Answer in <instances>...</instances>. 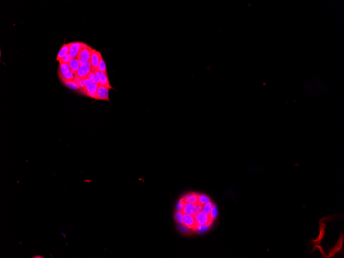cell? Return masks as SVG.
I'll list each match as a JSON object with an SVG mask.
<instances>
[{
  "label": "cell",
  "mask_w": 344,
  "mask_h": 258,
  "mask_svg": "<svg viewBox=\"0 0 344 258\" xmlns=\"http://www.w3.org/2000/svg\"><path fill=\"white\" fill-rule=\"evenodd\" d=\"M305 90L313 94H320L324 90V85L317 78H314L305 85Z\"/></svg>",
  "instance_id": "1"
},
{
  "label": "cell",
  "mask_w": 344,
  "mask_h": 258,
  "mask_svg": "<svg viewBox=\"0 0 344 258\" xmlns=\"http://www.w3.org/2000/svg\"><path fill=\"white\" fill-rule=\"evenodd\" d=\"M79 60L80 67L76 74V76L85 79L87 78L89 74L91 72V64L90 61H85L82 60Z\"/></svg>",
  "instance_id": "2"
},
{
  "label": "cell",
  "mask_w": 344,
  "mask_h": 258,
  "mask_svg": "<svg viewBox=\"0 0 344 258\" xmlns=\"http://www.w3.org/2000/svg\"><path fill=\"white\" fill-rule=\"evenodd\" d=\"M84 82L86 95L95 100L98 85L91 81L87 78L84 79Z\"/></svg>",
  "instance_id": "3"
},
{
  "label": "cell",
  "mask_w": 344,
  "mask_h": 258,
  "mask_svg": "<svg viewBox=\"0 0 344 258\" xmlns=\"http://www.w3.org/2000/svg\"><path fill=\"white\" fill-rule=\"evenodd\" d=\"M93 49L89 47L87 44L83 43L79 54L77 55V59L82 60L85 61H90V58H91L92 52Z\"/></svg>",
  "instance_id": "4"
},
{
  "label": "cell",
  "mask_w": 344,
  "mask_h": 258,
  "mask_svg": "<svg viewBox=\"0 0 344 258\" xmlns=\"http://www.w3.org/2000/svg\"><path fill=\"white\" fill-rule=\"evenodd\" d=\"M102 56L101 53L93 49L90 58V62L91 64V71L95 72L98 71V67Z\"/></svg>",
  "instance_id": "5"
},
{
  "label": "cell",
  "mask_w": 344,
  "mask_h": 258,
  "mask_svg": "<svg viewBox=\"0 0 344 258\" xmlns=\"http://www.w3.org/2000/svg\"><path fill=\"white\" fill-rule=\"evenodd\" d=\"M110 89L106 87L98 85L96 97L95 100L109 101V91Z\"/></svg>",
  "instance_id": "6"
},
{
  "label": "cell",
  "mask_w": 344,
  "mask_h": 258,
  "mask_svg": "<svg viewBox=\"0 0 344 258\" xmlns=\"http://www.w3.org/2000/svg\"><path fill=\"white\" fill-rule=\"evenodd\" d=\"M195 219L198 224L199 225H207L209 226L213 221L209 214H207L203 211L198 213Z\"/></svg>",
  "instance_id": "7"
},
{
  "label": "cell",
  "mask_w": 344,
  "mask_h": 258,
  "mask_svg": "<svg viewBox=\"0 0 344 258\" xmlns=\"http://www.w3.org/2000/svg\"><path fill=\"white\" fill-rule=\"evenodd\" d=\"M183 224L189 229H193L195 230L198 223L192 215L183 214Z\"/></svg>",
  "instance_id": "8"
},
{
  "label": "cell",
  "mask_w": 344,
  "mask_h": 258,
  "mask_svg": "<svg viewBox=\"0 0 344 258\" xmlns=\"http://www.w3.org/2000/svg\"><path fill=\"white\" fill-rule=\"evenodd\" d=\"M83 42H74L69 43V54L72 59L77 58V55L81 48Z\"/></svg>",
  "instance_id": "9"
},
{
  "label": "cell",
  "mask_w": 344,
  "mask_h": 258,
  "mask_svg": "<svg viewBox=\"0 0 344 258\" xmlns=\"http://www.w3.org/2000/svg\"><path fill=\"white\" fill-rule=\"evenodd\" d=\"M95 73H96V75L98 76V77H99L100 79V85H101V86H104V87H106L108 88L112 89V87L111 86L109 83V79L108 77L107 74H105L104 73L101 72L100 71H97L96 72H95Z\"/></svg>",
  "instance_id": "10"
},
{
  "label": "cell",
  "mask_w": 344,
  "mask_h": 258,
  "mask_svg": "<svg viewBox=\"0 0 344 258\" xmlns=\"http://www.w3.org/2000/svg\"><path fill=\"white\" fill-rule=\"evenodd\" d=\"M196 206V204L185 202L183 208L182 209V212L183 214L190 215L193 216L194 214L195 211Z\"/></svg>",
  "instance_id": "11"
},
{
  "label": "cell",
  "mask_w": 344,
  "mask_h": 258,
  "mask_svg": "<svg viewBox=\"0 0 344 258\" xmlns=\"http://www.w3.org/2000/svg\"><path fill=\"white\" fill-rule=\"evenodd\" d=\"M69 54V44H64L60 49L57 56V61H59L65 56Z\"/></svg>",
  "instance_id": "12"
},
{
  "label": "cell",
  "mask_w": 344,
  "mask_h": 258,
  "mask_svg": "<svg viewBox=\"0 0 344 258\" xmlns=\"http://www.w3.org/2000/svg\"><path fill=\"white\" fill-rule=\"evenodd\" d=\"M198 194L191 192L184 196L183 199L186 203L197 204L198 202Z\"/></svg>",
  "instance_id": "13"
},
{
  "label": "cell",
  "mask_w": 344,
  "mask_h": 258,
  "mask_svg": "<svg viewBox=\"0 0 344 258\" xmlns=\"http://www.w3.org/2000/svg\"><path fill=\"white\" fill-rule=\"evenodd\" d=\"M69 65L70 67V69L74 73V74H76V73L79 70V68L80 67V64L79 60L77 59V58L71 59L69 63Z\"/></svg>",
  "instance_id": "14"
},
{
  "label": "cell",
  "mask_w": 344,
  "mask_h": 258,
  "mask_svg": "<svg viewBox=\"0 0 344 258\" xmlns=\"http://www.w3.org/2000/svg\"><path fill=\"white\" fill-rule=\"evenodd\" d=\"M63 83L69 89L74 90V91H76L80 92L81 93L80 88L74 80L64 81Z\"/></svg>",
  "instance_id": "15"
},
{
  "label": "cell",
  "mask_w": 344,
  "mask_h": 258,
  "mask_svg": "<svg viewBox=\"0 0 344 258\" xmlns=\"http://www.w3.org/2000/svg\"><path fill=\"white\" fill-rule=\"evenodd\" d=\"M74 80L75 81L76 83L78 85V86L80 88V90H81V93H82V94H84L85 95H86V93H85V85L84 79L76 76V77H75V79H74Z\"/></svg>",
  "instance_id": "16"
},
{
  "label": "cell",
  "mask_w": 344,
  "mask_h": 258,
  "mask_svg": "<svg viewBox=\"0 0 344 258\" xmlns=\"http://www.w3.org/2000/svg\"><path fill=\"white\" fill-rule=\"evenodd\" d=\"M70 70H71V69H70L69 64L61 63V62L59 63V69H58V73L63 74V73L67 72H68Z\"/></svg>",
  "instance_id": "17"
},
{
  "label": "cell",
  "mask_w": 344,
  "mask_h": 258,
  "mask_svg": "<svg viewBox=\"0 0 344 258\" xmlns=\"http://www.w3.org/2000/svg\"><path fill=\"white\" fill-rule=\"evenodd\" d=\"M210 201V199L207 196L203 194H198V204L203 206V204L207 203Z\"/></svg>",
  "instance_id": "18"
},
{
  "label": "cell",
  "mask_w": 344,
  "mask_h": 258,
  "mask_svg": "<svg viewBox=\"0 0 344 258\" xmlns=\"http://www.w3.org/2000/svg\"><path fill=\"white\" fill-rule=\"evenodd\" d=\"M87 78L90 80L91 81L93 82V83L96 84L97 85H100V79H99V77H98V76L96 75L95 73L91 71L90 73V74H89V75L88 76Z\"/></svg>",
  "instance_id": "19"
},
{
  "label": "cell",
  "mask_w": 344,
  "mask_h": 258,
  "mask_svg": "<svg viewBox=\"0 0 344 258\" xmlns=\"http://www.w3.org/2000/svg\"><path fill=\"white\" fill-rule=\"evenodd\" d=\"M175 219L176 222H178L180 225L183 224V213L180 211L176 212L175 214Z\"/></svg>",
  "instance_id": "20"
},
{
  "label": "cell",
  "mask_w": 344,
  "mask_h": 258,
  "mask_svg": "<svg viewBox=\"0 0 344 258\" xmlns=\"http://www.w3.org/2000/svg\"><path fill=\"white\" fill-rule=\"evenodd\" d=\"M98 71L104 73L105 74H107V68H106V64H105V62L104 60L103 59V57H102L100 61L99 67H98Z\"/></svg>",
  "instance_id": "21"
},
{
  "label": "cell",
  "mask_w": 344,
  "mask_h": 258,
  "mask_svg": "<svg viewBox=\"0 0 344 258\" xmlns=\"http://www.w3.org/2000/svg\"><path fill=\"white\" fill-rule=\"evenodd\" d=\"M213 204L212 202L210 201L207 203L205 204H203V212L204 213H206L207 214H209L210 213L211 210L212 208V206H213Z\"/></svg>",
  "instance_id": "22"
},
{
  "label": "cell",
  "mask_w": 344,
  "mask_h": 258,
  "mask_svg": "<svg viewBox=\"0 0 344 258\" xmlns=\"http://www.w3.org/2000/svg\"><path fill=\"white\" fill-rule=\"evenodd\" d=\"M209 225H199L198 224L196 227L195 230L198 233H203L206 232L209 229Z\"/></svg>",
  "instance_id": "23"
},
{
  "label": "cell",
  "mask_w": 344,
  "mask_h": 258,
  "mask_svg": "<svg viewBox=\"0 0 344 258\" xmlns=\"http://www.w3.org/2000/svg\"><path fill=\"white\" fill-rule=\"evenodd\" d=\"M218 210H217V207L215 206V204H213L212 206V208L211 210L210 213L209 214V215L210 216V218H211V219L212 220H214L216 218V216H218Z\"/></svg>",
  "instance_id": "24"
},
{
  "label": "cell",
  "mask_w": 344,
  "mask_h": 258,
  "mask_svg": "<svg viewBox=\"0 0 344 258\" xmlns=\"http://www.w3.org/2000/svg\"><path fill=\"white\" fill-rule=\"evenodd\" d=\"M71 57L70 56V54H68V55H66L64 57H63L59 62V63H65V64H69L70 60H71Z\"/></svg>",
  "instance_id": "25"
},
{
  "label": "cell",
  "mask_w": 344,
  "mask_h": 258,
  "mask_svg": "<svg viewBox=\"0 0 344 258\" xmlns=\"http://www.w3.org/2000/svg\"><path fill=\"white\" fill-rule=\"evenodd\" d=\"M203 206L201 204H197L196 206V209H195V211L194 214L193 215V216L194 218H195L196 215L198 214V213H199L200 212L203 211Z\"/></svg>",
  "instance_id": "26"
},
{
  "label": "cell",
  "mask_w": 344,
  "mask_h": 258,
  "mask_svg": "<svg viewBox=\"0 0 344 258\" xmlns=\"http://www.w3.org/2000/svg\"><path fill=\"white\" fill-rule=\"evenodd\" d=\"M184 204H185V202H184L183 199H181L177 205V210L182 211V209L183 206H184Z\"/></svg>",
  "instance_id": "27"
},
{
  "label": "cell",
  "mask_w": 344,
  "mask_h": 258,
  "mask_svg": "<svg viewBox=\"0 0 344 258\" xmlns=\"http://www.w3.org/2000/svg\"><path fill=\"white\" fill-rule=\"evenodd\" d=\"M179 228H180V230H182L183 232H187L189 231V228L187 227L186 226H184V225H180Z\"/></svg>",
  "instance_id": "28"
},
{
  "label": "cell",
  "mask_w": 344,
  "mask_h": 258,
  "mask_svg": "<svg viewBox=\"0 0 344 258\" xmlns=\"http://www.w3.org/2000/svg\"><path fill=\"white\" fill-rule=\"evenodd\" d=\"M61 235H64V238H65V237H66V236H67V234H64V233H63V232H62V233H61Z\"/></svg>",
  "instance_id": "29"
}]
</instances>
